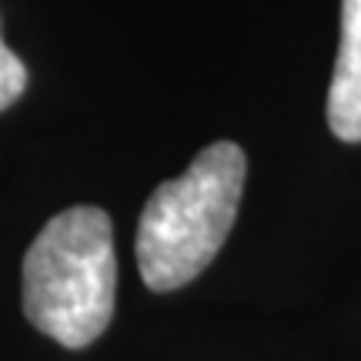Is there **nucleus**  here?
Returning a JSON list of instances; mask_svg holds the SVG:
<instances>
[{"mask_svg":"<svg viewBox=\"0 0 361 361\" xmlns=\"http://www.w3.org/2000/svg\"><path fill=\"white\" fill-rule=\"evenodd\" d=\"M245 151L231 141L207 144L188 171L157 184L137 224V268L151 291L194 281L228 241L245 191Z\"/></svg>","mask_w":361,"mask_h":361,"instance_id":"1","label":"nucleus"},{"mask_svg":"<svg viewBox=\"0 0 361 361\" xmlns=\"http://www.w3.org/2000/svg\"><path fill=\"white\" fill-rule=\"evenodd\" d=\"M114 228L101 207H67L24 255V314L64 348H87L114 314Z\"/></svg>","mask_w":361,"mask_h":361,"instance_id":"2","label":"nucleus"},{"mask_svg":"<svg viewBox=\"0 0 361 361\" xmlns=\"http://www.w3.org/2000/svg\"><path fill=\"white\" fill-rule=\"evenodd\" d=\"M328 128L341 141H361V0H341V47L328 87Z\"/></svg>","mask_w":361,"mask_h":361,"instance_id":"3","label":"nucleus"},{"mask_svg":"<svg viewBox=\"0 0 361 361\" xmlns=\"http://www.w3.org/2000/svg\"><path fill=\"white\" fill-rule=\"evenodd\" d=\"M27 87V67L24 61L11 54L4 47V40H0V111H7Z\"/></svg>","mask_w":361,"mask_h":361,"instance_id":"4","label":"nucleus"}]
</instances>
